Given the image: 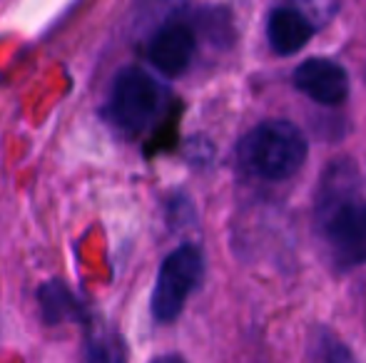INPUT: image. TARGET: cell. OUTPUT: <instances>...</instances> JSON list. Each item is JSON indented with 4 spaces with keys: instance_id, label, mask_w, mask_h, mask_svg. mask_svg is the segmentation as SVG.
Wrapping results in <instances>:
<instances>
[{
    "instance_id": "cell-1",
    "label": "cell",
    "mask_w": 366,
    "mask_h": 363,
    "mask_svg": "<svg viewBox=\"0 0 366 363\" xmlns=\"http://www.w3.org/2000/svg\"><path fill=\"white\" fill-rule=\"evenodd\" d=\"M314 217L319 237L339 269L366 264V199L359 192L357 167L349 160L334 162L322 177Z\"/></svg>"
},
{
    "instance_id": "cell-2",
    "label": "cell",
    "mask_w": 366,
    "mask_h": 363,
    "mask_svg": "<svg viewBox=\"0 0 366 363\" xmlns=\"http://www.w3.org/2000/svg\"><path fill=\"white\" fill-rule=\"evenodd\" d=\"M307 137L297 125L269 120L257 125L239 142V162L249 175L269 182L290 180L307 160Z\"/></svg>"
},
{
    "instance_id": "cell-3",
    "label": "cell",
    "mask_w": 366,
    "mask_h": 363,
    "mask_svg": "<svg viewBox=\"0 0 366 363\" xmlns=\"http://www.w3.org/2000/svg\"><path fill=\"white\" fill-rule=\"evenodd\" d=\"M162 107V88L142 68H122L112 80L110 100H107V117L125 135H142Z\"/></svg>"
},
{
    "instance_id": "cell-4",
    "label": "cell",
    "mask_w": 366,
    "mask_h": 363,
    "mask_svg": "<svg viewBox=\"0 0 366 363\" xmlns=\"http://www.w3.org/2000/svg\"><path fill=\"white\" fill-rule=\"evenodd\" d=\"M204 276V259L194 244H182L164 257L152 289L149 311L157 324H172Z\"/></svg>"
},
{
    "instance_id": "cell-5",
    "label": "cell",
    "mask_w": 366,
    "mask_h": 363,
    "mask_svg": "<svg viewBox=\"0 0 366 363\" xmlns=\"http://www.w3.org/2000/svg\"><path fill=\"white\" fill-rule=\"evenodd\" d=\"M197 50L194 30L184 20H167L147 43V58L167 78H177L189 68Z\"/></svg>"
},
{
    "instance_id": "cell-6",
    "label": "cell",
    "mask_w": 366,
    "mask_h": 363,
    "mask_svg": "<svg viewBox=\"0 0 366 363\" xmlns=\"http://www.w3.org/2000/svg\"><path fill=\"white\" fill-rule=\"evenodd\" d=\"M292 83L319 105H342L349 97V75L329 58H309L294 70Z\"/></svg>"
},
{
    "instance_id": "cell-7",
    "label": "cell",
    "mask_w": 366,
    "mask_h": 363,
    "mask_svg": "<svg viewBox=\"0 0 366 363\" xmlns=\"http://www.w3.org/2000/svg\"><path fill=\"white\" fill-rule=\"evenodd\" d=\"M312 35L314 25L297 8L280 5V8H272V13L267 15V40H269V48L282 58L297 55L312 40Z\"/></svg>"
},
{
    "instance_id": "cell-8",
    "label": "cell",
    "mask_w": 366,
    "mask_h": 363,
    "mask_svg": "<svg viewBox=\"0 0 366 363\" xmlns=\"http://www.w3.org/2000/svg\"><path fill=\"white\" fill-rule=\"evenodd\" d=\"M40 311L43 319L48 324H60V321H80L82 309L77 306L75 296L70 294V289L60 281H48L45 286H40L38 291Z\"/></svg>"
},
{
    "instance_id": "cell-9",
    "label": "cell",
    "mask_w": 366,
    "mask_h": 363,
    "mask_svg": "<svg viewBox=\"0 0 366 363\" xmlns=\"http://www.w3.org/2000/svg\"><path fill=\"white\" fill-rule=\"evenodd\" d=\"M82 363H127L125 341L110 329H100L85 341Z\"/></svg>"
},
{
    "instance_id": "cell-10",
    "label": "cell",
    "mask_w": 366,
    "mask_h": 363,
    "mask_svg": "<svg viewBox=\"0 0 366 363\" xmlns=\"http://www.w3.org/2000/svg\"><path fill=\"white\" fill-rule=\"evenodd\" d=\"M322 363H357V359H354V354L342 344V341L332 336V339L324 341Z\"/></svg>"
},
{
    "instance_id": "cell-11",
    "label": "cell",
    "mask_w": 366,
    "mask_h": 363,
    "mask_svg": "<svg viewBox=\"0 0 366 363\" xmlns=\"http://www.w3.org/2000/svg\"><path fill=\"white\" fill-rule=\"evenodd\" d=\"M149 363H184L179 356H157L154 361H149Z\"/></svg>"
}]
</instances>
